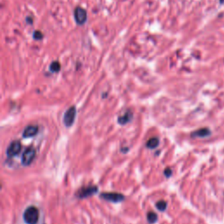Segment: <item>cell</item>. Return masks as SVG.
Segmentation results:
<instances>
[{
    "mask_svg": "<svg viewBox=\"0 0 224 224\" xmlns=\"http://www.w3.org/2000/svg\"><path fill=\"white\" fill-rule=\"evenodd\" d=\"M164 174H165V176L167 177V178H169V177L172 175V170H171V168H166V170H165V172H164Z\"/></svg>",
    "mask_w": 224,
    "mask_h": 224,
    "instance_id": "16",
    "label": "cell"
},
{
    "mask_svg": "<svg viewBox=\"0 0 224 224\" xmlns=\"http://www.w3.org/2000/svg\"><path fill=\"white\" fill-rule=\"evenodd\" d=\"M38 131H39V128L36 125H29V126L25 128L22 136L24 138L32 137L38 133Z\"/></svg>",
    "mask_w": 224,
    "mask_h": 224,
    "instance_id": "8",
    "label": "cell"
},
{
    "mask_svg": "<svg viewBox=\"0 0 224 224\" xmlns=\"http://www.w3.org/2000/svg\"><path fill=\"white\" fill-rule=\"evenodd\" d=\"M75 116H76V109L75 106L70 107L64 114L63 116V124L67 127L72 126L75 120Z\"/></svg>",
    "mask_w": 224,
    "mask_h": 224,
    "instance_id": "3",
    "label": "cell"
},
{
    "mask_svg": "<svg viewBox=\"0 0 224 224\" xmlns=\"http://www.w3.org/2000/svg\"><path fill=\"white\" fill-rule=\"evenodd\" d=\"M220 3L221 4H224V0H220Z\"/></svg>",
    "mask_w": 224,
    "mask_h": 224,
    "instance_id": "17",
    "label": "cell"
},
{
    "mask_svg": "<svg viewBox=\"0 0 224 224\" xmlns=\"http://www.w3.org/2000/svg\"><path fill=\"white\" fill-rule=\"evenodd\" d=\"M21 147H22L21 144L19 140L13 141L6 149V155L9 158H13V157L18 155L21 151Z\"/></svg>",
    "mask_w": 224,
    "mask_h": 224,
    "instance_id": "6",
    "label": "cell"
},
{
    "mask_svg": "<svg viewBox=\"0 0 224 224\" xmlns=\"http://www.w3.org/2000/svg\"><path fill=\"white\" fill-rule=\"evenodd\" d=\"M159 145V139L158 137H151L146 142V146L149 149H155Z\"/></svg>",
    "mask_w": 224,
    "mask_h": 224,
    "instance_id": "11",
    "label": "cell"
},
{
    "mask_svg": "<svg viewBox=\"0 0 224 224\" xmlns=\"http://www.w3.org/2000/svg\"><path fill=\"white\" fill-rule=\"evenodd\" d=\"M210 135H211V131L208 128L199 129L191 134L192 137H207Z\"/></svg>",
    "mask_w": 224,
    "mask_h": 224,
    "instance_id": "10",
    "label": "cell"
},
{
    "mask_svg": "<svg viewBox=\"0 0 224 224\" xmlns=\"http://www.w3.org/2000/svg\"><path fill=\"white\" fill-rule=\"evenodd\" d=\"M35 156H36V151L32 147L27 148L22 154V159L21 162L23 164V166H29V165L33 161Z\"/></svg>",
    "mask_w": 224,
    "mask_h": 224,
    "instance_id": "4",
    "label": "cell"
},
{
    "mask_svg": "<svg viewBox=\"0 0 224 224\" xmlns=\"http://www.w3.org/2000/svg\"><path fill=\"white\" fill-rule=\"evenodd\" d=\"M98 192V187L96 186H83L81 187L80 190L76 192V197L79 199L88 198L91 195L96 194Z\"/></svg>",
    "mask_w": 224,
    "mask_h": 224,
    "instance_id": "2",
    "label": "cell"
},
{
    "mask_svg": "<svg viewBox=\"0 0 224 224\" xmlns=\"http://www.w3.org/2000/svg\"><path fill=\"white\" fill-rule=\"evenodd\" d=\"M50 70L54 73L59 72L61 70V64L59 61H54L51 65H50Z\"/></svg>",
    "mask_w": 224,
    "mask_h": 224,
    "instance_id": "13",
    "label": "cell"
},
{
    "mask_svg": "<svg viewBox=\"0 0 224 224\" xmlns=\"http://www.w3.org/2000/svg\"><path fill=\"white\" fill-rule=\"evenodd\" d=\"M147 221L149 223H154L158 221V215L157 214L153 213V212H149L147 214Z\"/></svg>",
    "mask_w": 224,
    "mask_h": 224,
    "instance_id": "12",
    "label": "cell"
},
{
    "mask_svg": "<svg viewBox=\"0 0 224 224\" xmlns=\"http://www.w3.org/2000/svg\"><path fill=\"white\" fill-rule=\"evenodd\" d=\"M132 117H133V114L132 112L128 110L124 112V115L118 116V118H117V122H118L119 124H122V125H124L128 123H130L131 120H132Z\"/></svg>",
    "mask_w": 224,
    "mask_h": 224,
    "instance_id": "9",
    "label": "cell"
},
{
    "mask_svg": "<svg viewBox=\"0 0 224 224\" xmlns=\"http://www.w3.org/2000/svg\"><path fill=\"white\" fill-rule=\"evenodd\" d=\"M100 197L104 200H107V202H121L124 200V195L119 193H102Z\"/></svg>",
    "mask_w": 224,
    "mask_h": 224,
    "instance_id": "5",
    "label": "cell"
},
{
    "mask_svg": "<svg viewBox=\"0 0 224 224\" xmlns=\"http://www.w3.org/2000/svg\"><path fill=\"white\" fill-rule=\"evenodd\" d=\"M23 219L27 224H37L40 219L39 209L34 206L26 207L24 214H23Z\"/></svg>",
    "mask_w": 224,
    "mask_h": 224,
    "instance_id": "1",
    "label": "cell"
},
{
    "mask_svg": "<svg viewBox=\"0 0 224 224\" xmlns=\"http://www.w3.org/2000/svg\"><path fill=\"white\" fill-rule=\"evenodd\" d=\"M33 38H34L35 40H41V39L43 38V34H42L41 32L36 31V32H34V33H33Z\"/></svg>",
    "mask_w": 224,
    "mask_h": 224,
    "instance_id": "15",
    "label": "cell"
},
{
    "mask_svg": "<svg viewBox=\"0 0 224 224\" xmlns=\"http://www.w3.org/2000/svg\"><path fill=\"white\" fill-rule=\"evenodd\" d=\"M167 203L165 200H159V202L156 203V207L159 211H165L167 209Z\"/></svg>",
    "mask_w": 224,
    "mask_h": 224,
    "instance_id": "14",
    "label": "cell"
},
{
    "mask_svg": "<svg viewBox=\"0 0 224 224\" xmlns=\"http://www.w3.org/2000/svg\"><path fill=\"white\" fill-rule=\"evenodd\" d=\"M75 19L78 25H83L87 20V13L81 7H76L75 10Z\"/></svg>",
    "mask_w": 224,
    "mask_h": 224,
    "instance_id": "7",
    "label": "cell"
}]
</instances>
